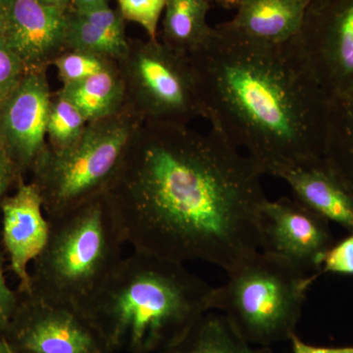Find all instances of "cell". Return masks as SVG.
Here are the masks:
<instances>
[{
    "mask_svg": "<svg viewBox=\"0 0 353 353\" xmlns=\"http://www.w3.org/2000/svg\"><path fill=\"white\" fill-rule=\"evenodd\" d=\"M88 122L76 106L60 90L51 95L46 137L48 146L54 152L69 148L82 136Z\"/></svg>",
    "mask_w": 353,
    "mask_h": 353,
    "instance_id": "cell-21",
    "label": "cell"
},
{
    "mask_svg": "<svg viewBox=\"0 0 353 353\" xmlns=\"http://www.w3.org/2000/svg\"><path fill=\"white\" fill-rule=\"evenodd\" d=\"M0 353H13L2 334H0Z\"/></svg>",
    "mask_w": 353,
    "mask_h": 353,
    "instance_id": "cell-33",
    "label": "cell"
},
{
    "mask_svg": "<svg viewBox=\"0 0 353 353\" xmlns=\"http://www.w3.org/2000/svg\"><path fill=\"white\" fill-rule=\"evenodd\" d=\"M333 245L329 221L294 199L283 196L265 201L261 211L262 252L281 257L307 274L319 271Z\"/></svg>",
    "mask_w": 353,
    "mask_h": 353,
    "instance_id": "cell-11",
    "label": "cell"
},
{
    "mask_svg": "<svg viewBox=\"0 0 353 353\" xmlns=\"http://www.w3.org/2000/svg\"><path fill=\"white\" fill-rule=\"evenodd\" d=\"M263 176L215 130L141 123L104 196L134 252L228 273L261 248Z\"/></svg>",
    "mask_w": 353,
    "mask_h": 353,
    "instance_id": "cell-1",
    "label": "cell"
},
{
    "mask_svg": "<svg viewBox=\"0 0 353 353\" xmlns=\"http://www.w3.org/2000/svg\"><path fill=\"white\" fill-rule=\"evenodd\" d=\"M26 73L19 58L0 43V103L17 87Z\"/></svg>",
    "mask_w": 353,
    "mask_h": 353,
    "instance_id": "cell-25",
    "label": "cell"
},
{
    "mask_svg": "<svg viewBox=\"0 0 353 353\" xmlns=\"http://www.w3.org/2000/svg\"><path fill=\"white\" fill-rule=\"evenodd\" d=\"M59 90L88 123L110 117L125 108V88L118 63L80 82L62 85Z\"/></svg>",
    "mask_w": 353,
    "mask_h": 353,
    "instance_id": "cell-17",
    "label": "cell"
},
{
    "mask_svg": "<svg viewBox=\"0 0 353 353\" xmlns=\"http://www.w3.org/2000/svg\"><path fill=\"white\" fill-rule=\"evenodd\" d=\"M3 263V255L0 252V334L3 333L10 322L19 301L18 292H14L7 284Z\"/></svg>",
    "mask_w": 353,
    "mask_h": 353,
    "instance_id": "cell-27",
    "label": "cell"
},
{
    "mask_svg": "<svg viewBox=\"0 0 353 353\" xmlns=\"http://www.w3.org/2000/svg\"><path fill=\"white\" fill-rule=\"evenodd\" d=\"M208 0H167L161 41L172 50L190 55L204 46L213 32L208 15Z\"/></svg>",
    "mask_w": 353,
    "mask_h": 353,
    "instance_id": "cell-16",
    "label": "cell"
},
{
    "mask_svg": "<svg viewBox=\"0 0 353 353\" xmlns=\"http://www.w3.org/2000/svg\"><path fill=\"white\" fill-rule=\"evenodd\" d=\"M70 8L38 0H0L3 44L19 58L26 72L46 71L66 51Z\"/></svg>",
    "mask_w": 353,
    "mask_h": 353,
    "instance_id": "cell-12",
    "label": "cell"
},
{
    "mask_svg": "<svg viewBox=\"0 0 353 353\" xmlns=\"http://www.w3.org/2000/svg\"><path fill=\"white\" fill-rule=\"evenodd\" d=\"M160 353H273V350L248 343L236 333L226 316L210 311L182 340Z\"/></svg>",
    "mask_w": 353,
    "mask_h": 353,
    "instance_id": "cell-18",
    "label": "cell"
},
{
    "mask_svg": "<svg viewBox=\"0 0 353 353\" xmlns=\"http://www.w3.org/2000/svg\"><path fill=\"white\" fill-rule=\"evenodd\" d=\"M325 273L353 276V233L330 248L319 271L313 276L317 279Z\"/></svg>",
    "mask_w": 353,
    "mask_h": 353,
    "instance_id": "cell-24",
    "label": "cell"
},
{
    "mask_svg": "<svg viewBox=\"0 0 353 353\" xmlns=\"http://www.w3.org/2000/svg\"><path fill=\"white\" fill-rule=\"evenodd\" d=\"M292 353H353V347H317L304 343L296 334L290 338Z\"/></svg>",
    "mask_w": 353,
    "mask_h": 353,
    "instance_id": "cell-29",
    "label": "cell"
},
{
    "mask_svg": "<svg viewBox=\"0 0 353 353\" xmlns=\"http://www.w3.org/2000/svg\"><path fill=\"white\" fill-rule=\"evenodd\" d=\"M22 178L24 176L20 175L15 165L0 148V203L7 196L6 194L10 188L17 185Z\"/></svg>",
    "mask_w": 353,
    "mask_h": 353,
    "instance_id": "cell-28",
    "label": "cell"
},
{
    "mask_svg": "<svg viewBox=\"0 0 353 353\" xmlns=\"http://www.w3.org/2000/svg\"><path fill=\"white\" fill-rule=\"evenodd\" d=\"M19 301L3 334L13 353H113L80 309L18 292Z\"/></svg>",
    "mask_w": 353,
    "mask_h": 353,
    "instance_id": "cell-9",
    "label": "cell"
},
{
    "mask_svg": "<svg viewBox=\"0 0 353 353\" xmlns=\"http://www.w3.org/2000/svg\"><path fill=\"white\" fill-rule=\"evenodd\" d=\"M240 1L241 0H218L217 4L223 8L231 9L236 8Z\"/></svg>",
    "mask_w": 353,
    "mask_h": 353,
    "instance_id": "cell-32",
    "label": "cell"
},
{
    "mask_svg": "<svg viewBox=\"0 0 353 353\" xmlns=\"http://www.w3.org/2000/svg\"><path fill=\"white\" fill-rule=\"evenodd\" d=\"M208 1H210L211 3H216V4H217L218 0H208Z\"/></svg>",
    "mask_w": 353,
    "mask_h": 353,
    "instance_id": "cell-35",
    "label": "cell"
},
{
    "mask_svg": "<svg viewBox=\"0 0 353 353\" xmlns=\"http://www.w3.org/2000/svg\"><path fill=\"white\" fill-rule=\"evenodd\" d=\"M4 25L1 15H0V43H3Z\"/></svg>",
    "mask_w": 353,
    "mask_h": 353,
    "instance_id": "cell-34",
    "label": "cell"
},
{
    "mask_svg": "<svg viewBox=\"0 0 353 353\" xmlns=\"http://www.w3.org/2000/svg\"><path fill=\"white\" fill-rule=\"evenodd\" d=\"M314 281L285 259L259 250L228 272L227 282L216 288L214 310L226 316L243 340L270 347L296 334Z\"/></svg>",
    "mask_w": 353,
    "mask_h": 353,
    "instance_id": "cell-5",
    "label": "cell"
},
{
    "mask_svg": "<svg viewBox=\"0 0 353 353\" xmlns=\"http://www.w3.org/2000/svg\"><path fill=\"white\" fill-rule=\"evenodd\" d=\"M141 123L124 108L110 117L88 122L82 136L61 152H54L48 143L32 171V183L41 194L46 216L103 194Z\"/></svg>",
    "mask_w": 353,
    "mask_h": 353,
    "instance_id": "cell-6",
    "label": "cell"
},
{
    "mask_svg": "<svg viewBox=\"0 0 353 353\" xmlns=\"http://www.w3.org/2000/svg\"><path fill=\"white\" fill-rule=\"evenodd\" d=\"M273 176L289 185L294 201L353 233V196L323 158L283 167Z\"/></svg>",
    "mask_w": 353,
    "mask_h": 353,
    "instance_id": "cell-14",
    "label": "cell"
},
{
    "mask_svg": "<svg viewBox=\"0 0 353 353\" xmlns=\"http://www.w3.org/2000/svg\"><path fill=\"white\" fill-rule=\"evenodd\" d=\"M46 217L48 239L34 261L30 294L82 310L122 261L126 243L104 194Z\"/></svg>",
    "mask_w": 353,
    "mask_h": 353,
    "instance_id": "cell-4",
    "label": "cell"
},
{
    "mask_svg": "<svg viewBox=\"0 0 353 353\" xmlns=\"http://www.w3.org/2000/svg\"><path fill=\"white\" fill-rule=\"evenodd\" d=\"M167 0H117L119 12L125 20L145 29L148 39H157L158 24Z\"/></svg>",
    "mask_w": 353,
    "mask_h": 353,
    "instance_id": "cell-23",
    "label": "cell"
},
{
    "mask_svg": "<svg viewBox=\"0 0 353 353\" xmlns=\"http://www.w3.org/2000/svg\"><path fill=\"white\" fill-rule=\"evenodd\" d=\"M311 0H241L236 15L219 24L241 38L268 44L290 43L299 34Z\"/></svg>",
    "mask_w": 353,
    "mask_h": 353,
    "instance_id": "cell-15",
    "label": "cell"
},
{
    "mask_svg": "<svg viewBox=\"0 0 353 353\" xmlns=\"http://www.w3.org/2000/svg\"><path fill=\"white\" fill-rule=\"evenodd\" d=\"M190 57L204 119L264 175L323 158L329 99L290 43H256L218 24Z\"/></svg>",
    "mask_w": 353,
    "mask_h": 353,
    "instance_id": "cell-2",
    "label": "cell"
},
{
    "mask_svg": "<svg viewBox=\"0 0 353 353\" xmlns=\"http://www.w3.org/2000/svg\"><path fill=\"white\" fill-rule=\"evenodd\" d=\"M51 95L46 71L27 72L0 103V148L21 176L32 173L48 148Z\"/></svg>",
    "mask_w": 353,
    "mask_h": 353,
    "instance_id": "cell-10",
    "label": "cell"
},
{
    "mask_svg": "<svg viewBox=\"0 0 353 353\" xmlns=\"http://www.w3.org/2000/svg\"><path fill=\"white\" fill-rule=\"evenodd\" d=\"M52 65L57 67L60 81L66 85L113 68L117 66V61L85 51L67 50Z\"/></svg>",
    "mask_w": 353,
    "mask_h": 353,
    "instance_id": "cell-22",
    "label": "cell"
},
{
    "mask_svg": "<svg viewBox=\"0 0 353 353\" xmlns=\"http://www.w3.org/2000/svg\"><path fill=\"white\" fill-rule=\"evenodd\" d=\"M2 241L11 270L19 279L20 292H31V274L28 267L43 252L48 239L50 224L43 215V199L34 183L21 179L13 196L0 203Z\"/></svg>",
    "mask_w": 353,
    "mask_h": 353,
    "instance_id": "cell-13",
    "label": "cell"
},
{
    "mask_svg": "<svg viewBox=\"0 0 353 353\" xmlns=\"http://www.w3.org/2000/svg\"><path fill=\"white\" fill-rule=\"evenodd\" d=\"M106 6H109V0H72V6L79 11L90 10Z\"/></svg>",
    "mask_w": 353,
    "mask_h": 353,
    "instance_id": "cell-30",
    "label": "cell"
},
{
    "mask_svg": "<svg viewBox=\"0 0 353 353\" xmlns=\"http://www.w3.org/2000/svg\"><path fill=\"white\" fill-rule=\"evenodd\" d=\"M46 6L61 7V8H70L72 7V0H38Z\"/></svg>",
    "mask_w": 353,
    "mask_h": 353,
    "instance_id": "cell-31",
    "label": "cell"
},
{
    "mask_svg": "<svg viewBox=\"0 0 353 353\" xmlns=\"http://www.w3.org/2000/svg\"><path fill=\"white\" fill-rule=\"evenodd\" d=\"M290 44L329 101L353 92V0H311Z\"/></svg>",
    "mask_w": 353,
    "mask_h": 353,
    "instance_id": "cell-8",
    "label": "cell"
},
{
    "mask_svg": "<svg viewBox=\"0 0 353 353\" xmlns=\"http://www.w3.org/2000/svg\"><path fill=\"white\" fill-rule=\"evenodd\" d=\"M77 11L88 22L101 28L108 34L117 38L128 39L125 31V19L119 10H114L110 6H106L90 10Z\"/></svg>",
    "mask_w": 353,
    "mask_h": 353,
    "instance_id": "cell-26",
    "label": "cell"
},
{
    "mask_svg": "<svg viewBox=\"0 0 353 353\" xmlns=\"http://www.w3.org/2000/svg\"><path fill=\"white\" fill-rule=\"evenodd\" d=\"M67 50L85 51L119 61L126 55L129 39H120L108 34L83 18L73 6L67 17Z\"/></svg>",
    "mask_w": 353,
    "mask_h": 353,
    "instance_id": "cell-20",
    "label": "cell"
},
{
    "mask_svg": "<svg viewBox=\"0 0 353 353\" xmlns=\"http://www.w3.org/2000/svg\"><path fill=\"white\" fill-rule=\"evenodd\" d=\"M125 88V108L143 123L189 125L204 117L190 55L159 39H129L117 62Z\"/></svg>",
    "mask_w": 353,
    "mask_h": 353,
    "instance_id": "cell-7",
    "label": "cell"
},
{
    "mask_svg": "<svg viewBox=\"0 0 353 353\" xmlns=\"http://www.w3.org/2000/svg\"><path fill=\"white\" fill-rule=\"evenodd\" d=\"M215 289L183 263L134 250L82 311L113 353H160L214 310Z\"/></svg>",
    "mask_w": 353,
    "mask_h": 353,
    "instance_id": "cell-3",
    "label": "cell"
},
{
    "mask_svg": "<svg viewBox=\"0 0 353 353\" xmlns=\"http://www.w3.org/2000/svg\"><path fill=\"white\" fill-rule=\"evenodd\" d=\"M323 159L353 196V92L329 101Z\"/></svg>",
    "mask_w": 353,
    "mask_h": 353,
    "instance_id": "cell-19",
    "label": "cell"
}]
</instances>
